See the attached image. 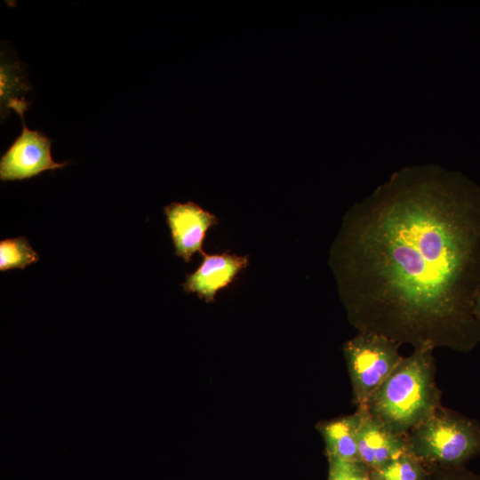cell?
Segmentation results:
<instances>
[{"instance_id": "6da1fadb", "label": "cell", "mask_w": 480, "mask_h": 480, "mask_svg": "<svg viewBox=\"0 0 480 480\" xmlns=\"http://www.w3.org/2000/svg\"><path fill=\"white\" fill-rule=\"evenodd\" d=\"M330 265L360 332L470 350L480 342V186L436 164L396 172L348 210Z\"/></svg>"}, {"instance_id": "7a4b0ae2", "label": "cell", "mask_w": 480, "mask_h": 480, "mask_svg": "<svg viewBox=\"0 0 480 480\" xmlns=\"http://www.w3.org/2000/svg\"><path fill=\"white\" fill-rule=\"evenodd\" d=\"M432 349L430 346L416 348L412 356L402 358L366 408L371 416L399 436L413 430L436 412Z\"/></svg>"}, {"instance_id": "3957f363", "label": "cell", "mask_w": 480, "mask_h": 480, "mask_svg": "<svg viewBox=\"0 0 480 480\" xmlns=\"http://www.w3.org/2000/svg\"><path fill=\"white\" fill-rule=\"evenodd\" d=\"M407 447L430 460L459 464L480 451V427L469 420L436 412L412 430Z\"/></svg>"}, {"instance_id": "277c9868", "label": "cell", "mask_w": 480, "mask_h": 480, "mask_svg": "<svg viewBox=\"0 0 480 480\" xmlns=\"http://www.w3.org/2000/svg\"><path fill=\"white\" fill-rule=\"evenodd\" d=\"M399 343L384 335L360 332L344 346L356 398L361 410L368 404L403 357Z\"/></svg>"}, {"instance_id": "5b68a950", "label": "cell", "mask_w": 480, "mask_h": 480, "mask_svg": "<svg viewBox=\"0 0 480 480\" xmlns=\"http://www.w3.org/2000/svg\"><path fill=\"white\" fill-rule=\"evenodd\" d=\"M26 108L15 112L22 122V131L0 158V180H22L45 171L63 169L69 162L57 163L51 152L52 140L40 131L28 128L24 119Z\"/></svg>"}, {"instance_id": "8992f818", "label": "cell", "mask_w": 480, "mask_h": 480, "mask_svg": "<svg viewBox=\"0 0 480 480\" xmlns=\"http://www.w3.org/2000/svg\"><path fill=\"white\" fill-rule=\"evenodd\" d=\"M174 246V254L186 262L192 255L203 252V244L209 228L219 224L215 214L197 204L173 202L164 208Z\"/></svg>"}, {"instance_id": "52a82bcc", "label": "cell", "mask_w": 480, "mask_h": 480, "mask_svg": "<svg viewBox=\"0 0 480 480\" xmlns=\"http://www.w3.org/2000/svg\"><path fill=\"white\" fill-rule=\"evenodd\" d=\"M202 262L197 269L186 276L182 288L187 293L196 295L206 302H212L216 293L229 286L238 274L249 265L248 256L201 252Z\"/></svg>"}, {"instance_id": "ba28073f", "label": "cell", "mask_w": 480, "mask_h": 480, "mask_svg": "<svg viewBox=\"0 0 480 480\" xmlns=\"http://www.w3.org/2000/svg\"><path fill=\"white\" fill-rule=\"evenodd\" d=\"M360 412L357 449L362 464L377 470L408 451L402 436L388 429L366 410H360Z\"/></svg>"}, {"instance_id": "9c48e42d", "label": "cell", "mask_w": 480, "mask_h": 480, "mask_svg": "<svg viewBox=\"0 0 480 480\" xmlns=\"http://www.w3.org/2000/svg\"><path fill=\"white\" fill-rule=\"evenodd\" d=\"M361 412L326 424L323 433L329 460L361 463L357 449V434Z\"/></svg>"}, {"instance_id": "30bf717a", "label": "cell", "mask_w": 480, "mask_h": 480, "mask_svg": "<svg viewBox=\"0 0 480 480\" xmlns=\"http://www.w3.org/2000/svg\"><path fill=\"white\" fill-rule=\"evenodd\" d=\"M31 90L23 69L18 61L7 60L1 58L0 66V102L1 116L5 117L12 105L25 100L22 96Z\"/></svg>"}, {"instance_id": "8fae6325", "label": "cell", "mask_w": 480, "mask_h": 480, "mask_svg": "<svg viewBox=\"0 0 480 480\" xmlns=\"http://www.w3.org/2000/svg\"><path fill=\"white\" fill-rule=\"evenodd\" d=\"M39 260L38 253L25 236L7 238L0 242V270L23 269Z\"/></svg>"}, {"instance_id": "7c38bea8", "label": "cell", "mask_w": 480, "mask_h": 480, "mask_svg": "<svg viewBox=\"0 0 480 480\" xmlns=\"http://www.w3.org/2000/svg\"><path fill=\"white\" fill-rule=\"evenodd\" d=\"M374 474L387 480H421L422 478L420 468L409 450L374 470Z\"/></svg>"}, {"instance_id": "4fadbf2b", "label": "cell", "mask_w": 480, "mask_h": 480, "mask_svg": "<svg viewBox=\"0 0 480 480\" xmlns=\"http://www.w3.org/2000/svg\"><path fill=\"white\" fill-rule=\"evenodd\" d=\"M330 460L328 480H356L360 463Z\"/></svg>"}, {"instance_id": "5bb4252c", "label": "cell", "mask_w": 480, "mask_h": 480, "mask_svg": "<svg viewBox=\"0 0 480 480\" xmlns=\"http://www.w3.org/2000/svg\"><path fill=\"white\" fill-rule=\"evenodd\" d=\"M472 310L474 316L480 320V289L474 298Z\"/></svg>"}, {"instance_id": "9a60e30c", "label": "cell", "mask_w": 480, "mask_h": 480, "mask_svg": "<svg viewBox=\"0 0 480 480\" xmlns=\"http://www.w3.org/2000/svg\"><path fill=\"white\" fill-rule=\"evenodd\" d=\"M356 480H372L367 472L362 468V463H360Z\"/></svg>"}, {"instance_id": "2e32d148", "label": "cell", "mask_w": 480, "mask_h": 480, "mask_svg": "<svg viewBox=\"0 0 480 480\" xmlns=\"http://www.w3.org/2000/svg\"><path fill=\"white\" fill-rule=\"evenodd\" d=\"M373 480H387L373 473Z\"/></svg>"}]
</instances>
